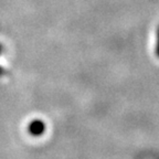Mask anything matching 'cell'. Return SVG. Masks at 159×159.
<instances>
[{
  "label": "cell",
  "instance_id": "6da1fadb",
  "mask_svg": "<svg viewBox=\"0 0 159 159\" xmlns=\"http://www.w3.org/2000/svg\"><path fill=\"white\" fill-rule=\"evenodd\" d=\"M28 130H29L30 135H32V136H41L45 132V123L41 119H33L28 126Z\"/></svg>",
  "mask_w": 159,
  "mask_h": 159
},
{
  "label": "cell",
  "instance_id": "7a4b0ae2",
  "mask_svg": "<svg viewBox=\"0 0 159 159\" xmlns=\"http://www.w3.org/2000/svg\"><path fill=\"white\" fill-rule=\"evenodd\" d=\"M155 54L159 59V25L156 30V41H155Z\"/></svg>",
  "mask_w": 159,
  "mask_h": 159
},
{
  "label": "cell",
  "instance_id": "3957f363",
  "mask_svg": "<svg viewBox=\"0 0 159 159\" xmlns=\"http://www.w3.org/2000/svg\"><path fill=\"white\" fill-rule=\"evenodd\" d=\"M2 52H3V47H2V44L0 43V57L2 55Z\"/></svg>",
  "mask_w": 159,
  "mask_h": 159
}]
</instances>
